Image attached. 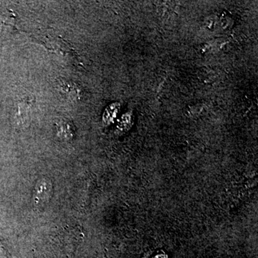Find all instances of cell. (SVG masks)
<instances>
[{
	"label": "cell",
	"mask_w": 258,
	"mask_h": 258,
	"mask_svg": "<svg viewBox=\"0 0 258 258\" xmlns=\"http://www.w3.org/2000/svg\"><path fill=\"white\" fill-rule=\"evenodd\" d=\"M52 185L50 180L44 178L37 181L33 192V201L35 206L41 207L46 205L52 195Z\"/></svg>",
	"instance_id": "cell-1"
}]
</instances>
